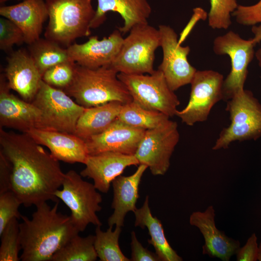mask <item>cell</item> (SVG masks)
<instances>
[{
  "label": "cell",
  "mask_w": 261,
  "mask_h": 261,
  "mask_svg": "<svg viewBox=\"0 0 261 261\" xmlns=\"http://www.w3.org/2000/svg\"><path fill=\"white\" fill-rule=\"evenodd\" d=\"M0 150L12 165V190L26 207L35 206L54 195L64 177L59 160L28 134L7 131L0 128Z\"/></svg>",
  "instance_id": "obj_1"
},
{
  "label": "cell",
  "mask_w": 261,
  "mask_h": 261,
  "mask_svg": "<svg viewBox=\"0 0 261 261\" xmlns=\"http://www.w3.org/2000/svg\"><path fill=\"white\" fill-rule=\"evenodd\" d=\"M58 202L51 207L47 202L36 206L31 218L21 215L19 223L22 261H52L54 255L79 232L70 216L58 212Z\"/></svg>",
  "instance_id": "obj_2"
},
{
  "label": "cell",
  "mask_w": 261,
  "mask_h": 261,
  "mask_svg": "<svg viewBox=\"0 0 261 261\" xmlns=\"http://www.w3.org/2000/svg\"><path fill=\"white\" fill-rule=\"evenodd\" d=\"M118 73L109 66L92 69L76 64L73 80L63 90L86 108L113 101L126 104L132 98Z\"/></svg>",
  "instance_id": "obj_3"
},
{
  "label": "cell",
  "mask_w": 261,
  "mask_h": 261,
  "mask_svg": "<svg viewBox=\"0 0 261 261\" xmlns=\"http://www.w3.org/2000/svg\"><path fill=\"white\" fill-rule=\"evenodd\" d=\"M49 21L45 38L68 47L76 39L91 34L95 15L92 0H45Z\"/></svg>",
  "instance_id": "obj_4"
},
{
  "label": "cell",
  "mask_w": 261,
  "mask_h": 261,
  "mask_svg": "<svg viewBox=\"0 0 261 261\" xmlns=\"http://www.w3.org/2000/svg\"><path fill=\"white\" fill-rule=\"evenodd\" d=\"M160 46L159 29L148 23L138 24L130 31L117 56L109 66L118 73L151 74L156 50Z\"/></svg>",
  "instance_id": "obj_5"
},
{
  "label": "cell",
  "mask_w": 261,
  "mask_h": 261,
  "mask_svg": "<svg viewBox=\"0 0 261 261\" xmlns=\"http://www.w3.org/2000/svg\"><path fill=\"white\" fill-rule=\"evenodd\" d=\"M231 123L220 131L212 148H228L235 141L256 140L261 137V104L249 90L243 89L227 101Z\"/></svg>",
  "instance_id": "obj_6"
},
{
  "label": "cell",
  "mask_w": 261,
  "mask_h": 261,
  "mask_svg": "<svg viewBox=\"0 0 261 261\" xmlns=\"http://www.w3.org/2000/svg\"><path fill=\"white\" fill-rule=\"evenodd\" d=\"M61 187L54 195L70 210L72 222L79 232H84L90 223L102 225L97 215L102 210V197L93 184L84 180L80 174L71 170L65 173Z\"/></svg>",
  "instance_id": "obj_7"
},
{
  "label": "cell",
  "mask_w": 261,
  "mask_h": 261,
  "mask_svg": "<svg viewBox=\"0 0 261 261\" xmlns=\"http://www.w3.org/2000/svg\"><path fill=\"white\" fill-rule=\"evenodd\" d=\"M31 102L42 112L37 128L70 133L74 134L77 121L86 109L63 89L43 80Z\"/></svg>",
  "instance_id": "obj_8"
},
{
  "label": "cell",
  "mask_w": 261,
  "mask_h": 261,
  "mask_svg": "<svg viewBox=\"0 0 261 261\" xmlns=\"http://www.w3.org/2000/svg\"><path fill=\"white\" fill-rule=\"evenodd\" d=\"M117 77L127 87L132 101L143 108L170 117L176 116L180 101L159 69L146 75L118 73Z\"/></svg>",
  "instance_id": "obj_9"
},
{
  "label": "cell",
  "mask_w": 261,
  "mask_h": 261,
  "mask_svg": "<svg viewBox=\"0 0 261 261\" xmlns=\"http://www.w3.org/2000/svg\"><path fill=\"white\" fill-rule=\"evenodd\" d=\"M179 137L177 123L168 119L145 131L134 155L140 164L147 166L153 175H164Z\"/></svg>",
  "instance_id": "obj_10"
},
{
  "label": "cell",
  "mask_w": 261,
  "mask_h": 261,
  "mask_svg": "<svg viewBox=\"0 0 261 261\" xmlns=\"http://www.w3.org/2000/svg\"><path fill=\"white\" fill-rule=\"evenodd\" d=\"M256 44L252 38L244 39L232 30L215 39V53L228 55L231 62V71L223 82V100L227 101L244 89L248 66L254 57V48Z\"/></svg>",
  "instance_id": "obj_11"
},
{
  "label": "cell",
  "mask_w": 261,
  "mask_h": 261,
  "mask_svg": "<svg viewBox=\"0 0 261 261\" xmlns=\"http://www.w3.org/2000/svg\"><path fill=\"white\" fill-rule=\"evenodd\" d=\"M223 76L211 70L196 72L190 84L188 102L176 116L188 126L206 121L213 106L223 100Z\"/></svg>",
  "instance_id": "obj_12"
},
{
  "label": "cell",
  "mask_w": 261,
  "mask_h": 261,
  "mask_svg": "<svg viewBox=\"0 0 261 261\" xmlns=\"http://www.w3.org/2000/svg\"><path fill=\"white\" fill-rule=\"evenodd\" d=\"M159 30L163 59L159 66L170 88L174 91L190 84L197 70L188 59L190 49L179 43L177 35L171 27L160 25Z\"/></svg>",
  "instance_id": "obj_13"
},
{
  "label": "cell",
  "mask_w": 261,
  "mask_h": 261,
  "mask_svg": "<svg viewBox=\"0 0 261 261\" xmlns=\"http://www.w3.org/2000/svg\"><path fill=\"white\" fill-rule=\"evenodd\" d=\"M122 35L117 29L102 40L92 36L84 43L72 44L67 47L69 59L88 68L110 66L120 51L124 40Z\"/></svg>",
  "instance_id": "obj_14"
},
{
  "label": "cell",
  "mask_w": 261,
  "mask_h": 261,
  "mask_svg": "<svg viewBox=\"0 0 261 261\" xmlns=\"http://www.w3.org/2000/svg\"><path fill=\"white\" fill-rule=\"evenodd\" d=\"M7 81L0 76V128L14 129L26 133L37 128L42 112L32 102L21 99L10 91Z\"/></svg>",
  "instance_id": "obj_15"
},
{
  "label": "cell",
  "mask_w": 261,
  "mask_h": 261,
  "mask_svg": "<svg viewBox=\"0 0 261 261\" xmlns=\"http://www.w3.org/2000/svg\"><path fill=\"white\" fill-rule=\"evenodd\" d=\"M7 61L4 74L9 87L22 99L31 102L40 88L43 75L24 49L12 52Z\"/></svg>",
  "instance_id": "obj_16"
},
{
  "label": "cell",
  "mask_w": 261,
  "mask_h": 261,
  "mask_svg": "<svg viewBox=\"0 0 261 261\" xmlns=\"http://www.w3.org/2000/svg\"><path fill=\"white\" fill-rule=\"evenodd\" d=\"M84 164L85 168L81 171L80 175L93 179L96 188L107 193L112 181L126 168L140 163L135 155L107 151L88 155Z\"/></svg>",
  "instance_id": "obj_17"
},
{
  "label": "cell",
  "mask_w": 261,
  "mask_h": 261,
  "mask_svg": "<svg viewBox=\"0 0 261 261\" xmlns=\"http://www.w3.org/2000/svg\"><path fill=\"white\" fill-rule=\"evenodd\" d=\"M145 131L116 119L105 130L85 140L88 154L111 151L134 155Z\"/></svg>",
  "instance_id": "obj_18"
},
{
  "label": "cell",
  "mask_w": 261,
  "mask_h": 261,
  "mask_svg": "<svg viewBox=\"0 0 261 261\" xmlns=\"http://www.w3.org/2000/svg\"><path fill=\"white\" fill-rule=\"evenodd\" d=\"M215 212L213 206H209L203 212H193L189 217L191 225L199 229L203 235L204 244L203 254L211 258L229 261L240 247L239 240L228 237L216 227Z\"/></svg>",
  "instance_id": "obj_19"
},
{
  "label": "cell",
  "mask_w": 261,
  "mask_h": 261,
  "mask_svg": "<svg viewBox=\"0 0 261 261\" xmlns=\"http://www.w3.org/2000/svg\"><path fill=\"white\" fill-rule=\"evenodd\" d=\"M26 133L59 161L85 164L89 155L85 141L73 133L38 128Z\"/></svg>",
  "instance_id": "obj_20"
},
{
  "label": "cell",
  "mask_w": 261,
  "mask_h": 261,
  "mask_svg": "<svg viewBox=\"0 0 261 261\" xmlns=\"http://www.w3.org/2000/svg\"><path fill=\"white\" fill-rule=\"evenodd\" d=\"M0 14L20 29L28 44L40 38L43 24L48 18L45 0H24L16 4L1 6Z\"/></svg>",
  "instance_id": "obj_21"
},
{
  "label": "cell",
  "mask_w": 261,
  "mask_h": 261,
  "mask_svg": "<svg viewBox=\"0 0 261 261\" xmlns=\"http://www.w3.org/2000/svg\"><path fill=\"white\" fill-rule=\"evenodd\" d=\"M147 168V166L140 164L132 174L120 175L112 181L113 200L111 208L114 212L108 219L109 226H123L126 214L137 209L136 203L139 198V185Z\"/></svg>",
  "instance_id": "obj_22"
},
{
  "label": "cell",
  "mask_w": 261,
  "mask_h": 261,
  "mask_svg": "<svg viewBox=\"0 0 261 261\" xmlns=\"http://www.w3.org/2000/svg\"><path fill=\"white\" fill-rule=\"evenodd\" d=\"M95 15L91 23V29H96L106 19V14L114 12L124 20V25L118 29L123 35L130 31L134 26L148 23L152 11L148 0H97Z\"/></svg>",
  "instance_id": "obj_23"
},
{
  "label": "cell",
  "mask_w": 261,
  "mask_h": 261,
  "mask_svg": "<svg viewBox=\"0 0 261 261\" xmlns=\"http://www.w3.org/2000/svg\"><path fill=\"white\" fill-rule=\"evenodd\" d=\"M123 104L116 101L86 108L74 134L84 140L105 130L116 119Z\"/></svg>",
  "instance_id": "obj_24"
},
{
  "label": "cell",
  "mask_w": 261,
  "mask_h": 261,
  "mask_svg": "<svg viewBox=\"0 0 261 261\" xmlns=\"http://www.w3.org/2000/svg\"><path fill=\"white\" fill-rule=\"evenodd\" d=\"M135 217L134 225L142 229L146 228L150 238L147 241L154 247L160 261H182V258L173 249L168 242L161 221L152 215L149 197L146 196L143 206L133 212Z\"/></svg>",
  "instance_id": "obj_25"
},
{
  "label": "cell",
  "mask_w": 261,
  "mask_h": 261,
  "mask_svg": "<svg viewBox=\"0 0 261 261\" xmlns=\"http://www.w3.org/2000/svg\"><path fill=\"white\" fill-rule=\"evenodd\" d=\"M29 53L42 75L58 64L72 61L67 49L47 39L40 38L29 44ZM73 62V61H72Z\"/></svg>",
  "instance_id": "obj_26"
},
{
  "label": "cell",
  "mask_w": 261,
  "mask_h": 261,
  "mask_svg": "<svg viewBox=\"0 0 261 261\" xmlns=\"http://www.w3.org/2000/svg\"><path fill=\"white\" fill-rule=\"evenodd\" d=\"M169 118L161 112L145 109L132 101L123 105L117 119L129 126L146 130L157 127Z\"/></svg>",
  "instance_id": "obj_27"
},
{
  "label": "cell",
  "mask_w": 261,
  "mask_h": 261,
  "mask_svg": "<svg viewBox=\"0 0 261 261\" xmlns=\"http://www.w3.org/2000/svg\"><path fill=\"white\" fill-rule=\"evenodd\" d=\"M73 236L53 256L52 261H95L98 256L94 243L95 235Z\"/></svg>",
  "instance_id": "obj_28"
},
{
  "label": "cell",
  "mask_w": 261,
  "mask_h": 261,
  "mask_svg": "<svg viewBox=\"0 0 261 261\" xmlns=\"http://www.w3.org/2000/svg\"><path fill=\"white\" fill-rule=\"evenodd\" d=\"M101 226H96L95 229L94 247L98 258L101 261H130L122 253L119 245V238L121 232V227L116 226L114 231L113 227L105 232Z\"/></svg>",
  "instance_id": "obj_29"
},
{
  "label": "cell",
  "mask_w": 261,
  "mask_h": 261,
  "mask_svg": "<svg viewBox=\"0 0 261 261\" xmlns=\"http://www.w3.org/2000/svg\"><path fill=\"white\" fill-rule=\"evenodd\" d=\"M0 237V261H19L21 247L18 218H14L8 223Z\"/></svg>",
  "instance_id": "obj_30"
},
{
  "label": "cell",
  "mask_w": 261,
  "mask_h": 261,
  "mask_svg": "<svg viewBox=\"0 0 261 261\" xmlns=\"http://www.w3.org/2000/svg\"><path fill=\"white\" fill-rule=\"evenodd\" d=\"M208 25L213 29H228L232 24L231 16L238 6L237 0H210Z\"/></svg>",
  "instance_id": "obj_31"
},
{
  "label": "cell",
  "mask_w": 261,
  "mask_h": 261,
  "mask_svg": "<svg viewBox=\"0 0 261 261\" xmlns=\"http://www.w3.org/2000/svg\"><path fill=\"white\" fill-rule=\"evenodd\" d=\"M75 65L74 62L68 61L55 65L44 73L42 80L51 86L63 90L73 80Z\"/></svg>",
  "instance_id": "obj_32"
},
{
  "label": "cell",
  "mask_w": 261,
  "mask_h": 261,
  "mask_svg": "<svg viewBox=\"0 0 261 261\" xmlns=\"http://www.w3.org/2000/svg\"><path fill=\"white\" fill-rule=\"evenodd\" d=\"M22 203L11 190L0 193V234L14 218H19L18 211Z\"/></svg>",
  "instance_id": "obj_33"
},
{
  "label": "cell",
  "mask_w": 261,
  "mask_h": 261,
  "mask_svg": "<svg viewBox=\"0 0 261 261\" xmlns=\"http://www.w3.org/2000/svg\"><path fill=\"white\" fill-rule=\"evenodd\" d=\"M25 42L24 36L20 29L13 22L5 17L0 18V49L9 51L15 44Z\"/></svg>",
  "instance_id": "obj_34"
},
{
  "label": "cell",
  "mask_w": 261,
  "mask_h": 261,
  "mask_svg": "<svg viewBox=\"0 0 261 261\" xmlns=\"http://www.w3.org/2000/svg\"><path fill=\"white\" fill-rule=\"evenodd\" d=\"M232 15L242 25L253 26L261 23V0L252 5H238Z\"/></svg>",
  "instance_id": "obj_35"
},
{
  "label": "cell",
  "mask_w": 261,
  "mask_h": 261,
  "mask_svg": "<svg viewBox=\"0 0 261 261\" xmlns=\"http://www.w3.org/2000/svg\"><path fill=\"white\" fill-rule=\"evenodd\" d=\"M132 261H160L156 253H153L144 247L138 240L135 232H131L130 243Z\"/></svg>",
  "instance_id": "obj_36"
},
{
  "label": "cell",
  "mask_w": 261,
  "mask_h": 261,
  "mask_svg": "<svg viewBox=\"0 0 261 261\" xmlns=\"http://www.w3.org/2000/svg\"><path fill=\"white\" fill-rule=\"evenodd\" d=\"M259 246L257 243V237L253 233L247 239L246 244L242 247H240L236 255L238 261H256L258 260Z\"/></svg>",
  "instance_id": "obj_37"
},
{
  "label": "cell",
  "mask_w": 261,
  "mask_h": 261,
  "mask_svg": "<svg viewBox=\"0 0 261 261\" xmlns=\"http://www.w3.org/2000/svg\"><path fill=\"white\" fill-rule=\"evenodd\" d=\"M12 165L0 150V193L11 190Z\"/></svg>",
  "instance_id": "obj_38"
},
{
  "label": "cell",
  "mask_w": 261,
  "mask_h": 261,
  "mask_svg": "<svg viewBox=\"0 0 261 261\" xmlns=\"http://www.w3.org/2000/svg\"><path fill=\"white\" fill-rule=\"evenodd\" d=\"M251 31L254 34L252 38L253 41L258 44L261 41V24L259 26L254 25L252 26ZM255 57L258 61V64L261 67V48L259 49L255 53Z\"/></svg>",
  "instance_id": "obj_39"
},
{
  "label": "cell",
  "mask_w": 261,
  "mask_h": 261,
  "mask_svg": "<svg viewBox=\"0 0 261 261\" xmlns=\"http://www.w3.org/2000/svg\"><path fill=\"white\" fill-rule=\"evenodd\" d=\"M258 260L261 261V242L259 246V252H258Z\"/></svg>",
  "instance_id": "obj_40"
},
{
  "label": "cell",
  "mask_w": 261,
  "mask_h": 261,
  "mask_svg": "<svg viewBox=\"0 0 261 261\" xmlns=\"http://www.w3.org/2000/svg\"><path fill=\"white\" fill-rule=\"evenodd\" d=\"M8 0H0V3H3L5 2H6V1H8Z\"/></svg>",
  "instance_id": "obj_41"
}]
</instances>
